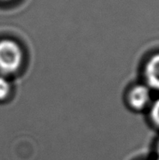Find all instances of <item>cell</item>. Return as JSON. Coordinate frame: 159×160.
I'll return each mask as SVG.
<instances>
[{"mask_svg":"<svg viewBox=\"0 0 159 160\" xmlns=\"http://www.w3.org/2000/svg\"><path fill=\"white\" fill-rule=\"evenodd\" d=\"M24 51L12 38L0 39V74L11 77L17 74L24 64Z\"/></svg>","mask_w":159,"mask_h":160,"instance_id":"cell-1","label":"cell"},{"mask_svg":"<svg viewBox=\"0 0 159 160\" xmlns=\"http://www.w3.org/2000/svg\"><path fill=\"white\" fill-rule=\"evenodd\" d=\"M127 102L132 110L137 112L148 109L152 103L151 89L145 83L133 85L127 91Z\"/></svg>","mask_w":159,"mask_h":160,"instance_id":"cell-2","label":"cell"},{"mask_svg":"<svg viewBox=\"0 0 159 160\" xmlns=\"http://www.w3.org/2000/svg\"><path fill=\"white\" fill-rule=\"evenodd\" d=\"M145 84L151 89L159 91V52L152 54L143 68Z\"/></svg>","mask_w":159,"mask_h":160,"instance_id":"cell-3","label":"cell"},{"mask_svg":"<svg viewBox=\"0 0 159 160\" xmlns=\"http://www.w3.org/2000/svg\"><path fill=\"white\" fill-rule=\"evenodd\" d=\"M13 85L9 77L0 74V102H5L12 95Z\"/></svg>","mask_w":159,"mask_h":160,"instance_id":"cell-4","label":"cell"},{"mask_svg":"<svg viewBox=\"0 0 159 160\" xmlns=\"http://www.w3.org/2000/svg\"><path fill=\"white\" fill-rule=\"evenodd\" d=\"M148 111L151 122L156 128H159V98L152 101L151 105L148 108Z\"/></svg>","mask_w":159,"mask_h":160,"instance_id":"cell-5","label":"cell"},{"mask_svg":"<svg viewBox=\"0 0 159 160\" xmlns=\"http://www.w3.org/2000/svg\"><path fill=\"white\" fill-rule=\"evenodd\" d=\"M156 160H159V141L156 145Z\"/></svg>","mask_w":159,"mask_h":160,"instance_id":"cell-6","label":"cell"},{"mask_svg":"<svg viewBox=\"0 0 159 160\" xmlns=\"http://www.w3.org/2000/svg\"><path fill=\"white\" fill-rule=\"evenodd\" d=\"M14 0H0V3H10L13 2Z\"/></svg>","mask_w":159,"mask_h":160,"instance_id":"cell-7","label":"cell"}]
</instances>
